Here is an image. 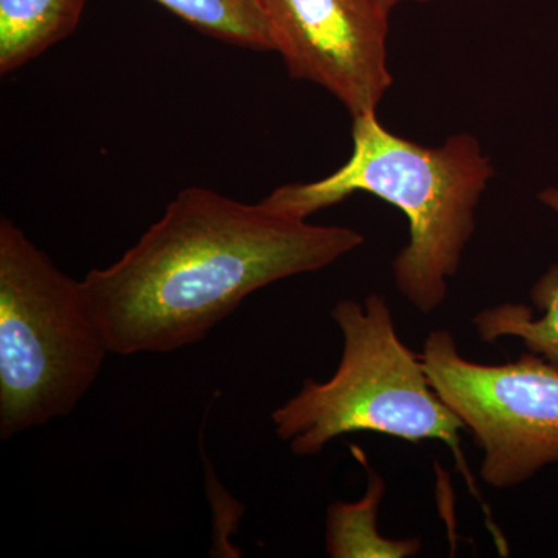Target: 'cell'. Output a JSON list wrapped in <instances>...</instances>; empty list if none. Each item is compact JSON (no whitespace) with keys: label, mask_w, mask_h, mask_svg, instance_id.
Listing matches in <instances>:
<instances>
[{"label":"cell","mask_w":558,"mask_h":558,"mask_svg":"<svg viewBox=\"0 0 558 558\" xmlns=\"http://www.w3.org/2000/svg\"><path fill=\"white\" fill-rule=\"evenodd\" d=\"M379 2L380 5L388 11V13H391V11L396 9V7L400 5V3L403 2L429 3L433 2V0H379Z\"/></svg>","instance_id":"cell-11"},{"label":"cell","mask_w":558,"mask_h":558,"mask_svg":"<svg viewBox=\"0 0 558 558\" xmlns=\"http://www.w3.org/2000/svg\"><path fill=\"white\" fill-rule=\"evenodd\" d=\"M352 453L368 470V487L362 499L355 502H336L328 509L326 521V550L336 558L381 557L409 558L422 549L418 538H388L377 527L385 481L368 468L365 453L351 447Z\"/></svg>","instance_id":"cell-9"},{"label":"cell","mask_w":558,"mask_h":558,"mask_svg":"<svg viewBox=\"0 0 558 558\" xmlns=\"http://www.w3.org/2000/svg\"><path fill=\"white\" fill-rule=\"evenodd\" d=\"M351 157L328 178L290 183L264 204L307 219L355 193L395 205L409 219V244L392 260L396 288L414 310L428 315L449 295L462 253L475 231V211L494 178L478 138L451 135L428 148L389 132L376 113L354 117Z\"/></svg>","instance_id":"cell-2"},{"label":"cell","mask_w":558,"mask_h":558,"mask_svg":"<svg viewBox=\"0 0 558 558\" xmlns=\"http://www.w3.org/2000/svg\"><path fill=\"white\" fill-rule=\"evenodd\" d=\"M110 354L68 277L10 219L0 220V438L78 407Z\"/></svg>","instance_id":"cell-4"},{"label":"cell","mask_w":558,"mask_h":558,"mask_svg":"<svg viewBox=\"0 0 558 558\" xmlns=\"http://www.w3.org/2000/svg\"><path fill=\"white\" fill-rule=\"evenodd\" d=\"M538 199L558 215V189L543 190ZM531 300L538 315L521 303H502L480 312L473 318L476 336L484 343L520 340L529 352L558 366V264L535 282Z\"/></svg>","instance_id":"cell-7"},{"label":"cell","mask_w":558,"mask_h":558,"mask_svg":"<svg viewBox=\"0 0 558 558\" xmlns=\"http://www.w3.org/2000/svg\"><path fill=\"white\" fill-rule=\"evenodd\" d=\"M86 0H0V73L14 72L78 27Z\"/></svg>","instance_id":"cell-8"},{"label":"cell","mask_w":558,"mask_h":558,"mask_svg":"<svg viewBox=\"0 0 558 558\" xmlns=\"http://www.w3.org/2000/svg\"><path fill=\"white\" fill-rule=\"evenodd\" d=\"M365 242L216 191H180L112 266L81 281L110 354H167L199 343L258 290L329 267Z\"/></svg>","instance_id":"cell-1"},{"label":"cell","mask_w":558,"mask_h":558,"mask_svg":"<svg viewBox=\"0 0 558 558\" xmlns=\"http://www.w3.org/2000/svg\"><path fill=\"white\" fill-rule=\"evenodd\" d=\"M330 317L343 339L330 379L304 380L300 391L271 413L275 433L296 457H314L349 433H380L449 447L470 492L481 498L461 449L464 425L429 384L421 355L400 340L387 300H343Z\"/></svg>","instance_id":"cell-3"},{"label":"cell","mask_w":558,"mask_h":558,"mask_svg":"<svg viewBox=\"0 0 558 558\" xmlns=\"http://www.w3.org/2000/svg\"><path fill=\"white\" fill-rule=\"evenodd\" d=\"M290 76L325 87L352 119L376 113L392 84L389 13L379 0H258Z\"/></svg>","instance_id":"cell-6"},{"label":"cell","mask_w":558,"mask_h":558,"mask_svg":"<svg viewBox=\"0 0 558 558\" xmlns=\"http://www.w3.org/2000/svg\"><path fill=\"white\" fill-rule=\"evenodd\" d=\"M211 38L245 49L271 51L269 28L258 0H156Z\"/></svg>","instance_id":"cell-10"},{"label":"cell","mask_w":558,"mask_h":558,"mask_svg":"<svg viewBox=\"0 0 558 558\" xmlns=\"http://www.w3.org/2000/svg\"><path fill=\"white\" fill-rule=\"evenodd\" d=\"M432 387L483 451L481 480L506 490L558 462V366L534 352L484 365L465 359L447 329L421 354Z\"/></svg>","instance_id":"cell-5"}]
</instances>
